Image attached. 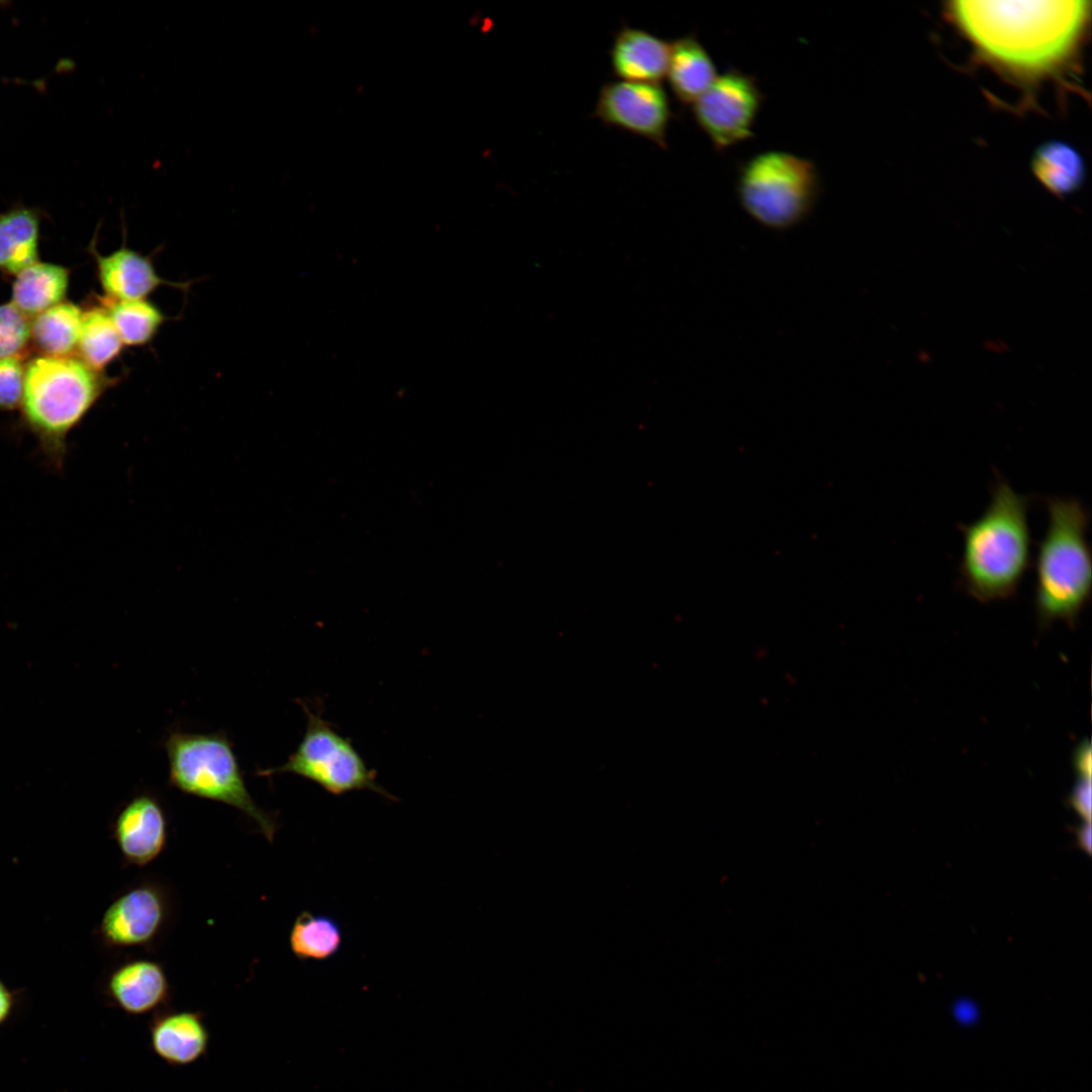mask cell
Here are the masks:
<instances>
[{"instance_id":"cell-12","label":"cell","mask_w":1092,"mask_h":1092,"mask_svg":"<svg viewBox=\"0 0 1092 1092\" xmlns=\"http://www.w3.org/2000/svg\"><path fill=\"white\" fill-rule=\"evenodd\" d=\"M114 836L129 863L142 867L154 860L167 841L166 816L159 802L145 794L131 799L116 818Z\"/></svg>"},{"instance_id":"cell-30","label":"cell","mask_w":1092,"mask_h":1092,"mask_svg":"<svg viewBox=\"0 0 1092 1092\" xmlns=\"http://www.w3.org/2000/svg\"><path fill=\"white\" fill-rule=\"evenodd\" d=\"M956 1015L961 1021L970 1022L976 1017V1009L968 1003H963L956 1008Z\"/></svg>"},{"instance_id":"cell-26","label":"cell","mask_w":1092,"mask_h":1092,"mask_svg":"<svg viewBox=\"0 0 1092 1092\" xmlns=\"http://www.w3.org/2000/svg\"><path fill=\"white\" fill-rule=\"evenodd\" d=\"M1071 804L1078 814L1090 822L1091 817V782L1090 778H1082L1075 787L1071 797Z\"/></svg>"},{"instance_id":"cell-21","label":"cell","mask_w":1092,"mask_h":1092,"mask_svg":"<svg viewBox=\"0 0 1092 1092\" xmlns=\"http://www.w3.org/2000/svg\"><path fill=\"white\" fill-rule=\"evenodd\" d=\"M342 930L338 922L327 915L301 912L289 934L292 953L301 961H326L338 953L342 945Z\"/></svg>"},{"instance_id":"cell-20","label":"cell","mask_w":1092,"mask_h":1092,"mask_svg":"<svg viewBox=\"0 0 1092 1092\" xmlns=\"http://www.w3.org/2000/svg\"><path fill=\"white\" fill-rule=\"evenodd\" d=\"M82 318L78 305L63 301L32 318L31 341L43 356L68 357L78 347Z\"/></svg>"},{"instance_id":"cell-18","label":"cell","mask_w":1092,"mask_h":1092,"mask_svg":"<svg viewBox=\"0 0 1092 1092\" xmlns=\"http://www.w3.org/2000/svg\"><path fill=\"white\" fill-rule=\"evenodd\" d=\"M39 217L28 208L0 213V271L17 275L37 262Z\"/></svg>"},{"instance_id":"cell-8","label":"cell","mask_w":1092,"mask_h":1092,"mask_svg":"<svg viewBox=\"0 0 1092 1092\" xmlns=\"http://www.w3.org/2000/svg\"><path fill=\"white\" fill-rule=\"evenodd\" d=\"M764 100L757 80L736 68L718 75L692 104L698 126L717 152L750 140Z\"/></svg>"},{"instance_id":"cell-4","label":"cell","mask_w":1092,"mask_h":1092,"mask_svg":"<svg viewBox=\"0 0 1092 1092\" xmlns=\"http://www.w3.org/2000/svg\"><path fill=\"white\" fill-rule=\"evenodd\" d=\"M1048 523L1034 562L1035 610L1041 626L1072 625L1092 592L1091 514L1077 497L1044 499Z\"/></svg>"},{"instance_id":"cell-19","label":"cell","mask_w":1092,"mask_h":1092,"mask_svg":"<svg viewBox=\"0 0 1092 1092\" xmlns=\"http://www.w3.org/2000/svg\"><path fill=\"white\" fill-rule=\"evenodd\" d=\"M1036 179L1053 194L1063 196L1076 191L1084 182L1085 164L1075 148L1060 141L1039 146L1031 159Z\"/></svg>"},{"instance_id":"cell-10","label":"cell","mask_w":1092,"mask_h":1092,"mask_svg":"<svg viewBox=\"0 0 1092 1092\" xmlns=\"http://www.w3.org/2000/svg\"><path fill=\"white\" fill-rule=\"evenodd\" d=\"M166 915L163 893L152 885H141L113 901L102 917L100 931L109 945H144L158 935Z\"/></svg>"},{"instance_id":"cell-29","label":"cell","mask_w":1092,"mask_h":1092,"mask_svg":"<svg viewBox=\"0 0 1092 1092\" xmlns=\"http://www.w3.org/2000/svg\"><path fill=\"white\" fill-rule=\"evenodd\" d=\"M1077 839L1079 845L1087 851L1091 852V825L1090 822H1086L1077 832Z\"/></svg>"},{"instance_id":"cell-27","label":"cell","mask_w":1092,"mask_h":1092,"mask_svg":"<svg viewBox=\"0 0 1092 1092\" xmlns=\"http://www.w3.org/2000/svg\"><path fill=\"white\" fill-rule=\"evenodd\" d=\"M14 1008V997L11 991L0 980V1027L9 1019Z\"/></svg>"},{"instance_id":"cell-1","label":"cell","mask_w":1092,"mask_h":1092,"mask_svg":"<svg viewBox=\"0 0 1092 1092\" xmlns=\"http://www.w3.org/2000/svg\"><path fill=\"white\" fill-rule=\"evenodd\" d=\"M1090 1H951L948 16L978 54L1005 73L1035 80L1075 56Z\"/></svg>"},{"instance_id":"cell-5","label":"cell","mask_w":1092,"mask_h":1092,"mask_svg":"<svg viewBox=\"0 0 1092 1092\" xmlns=\"http://www.w3.org/2000/svg\"><path fill=\"white\" fill-rule=\"evenodd\" d=\"M170 785L182 793L232 806L273 840L276 822L253 800L228 737L219 732H172L165 741Z\"/></svg>"},{"instance_id":"cell-14","label":"cell","mask_w":1092,"mask_h":1092,"mask_svg":"<svg viewBox=\"0 0 1092 1092\" xmlns=\"http://www.w3.org/2000/svg\"><path fill=\"white\" fill-rule=\"evenodd\" d=\"M93 251L98 279L107 299H147L160 286H184L160 277L150 258L125 246L105 256Z\"/></svg>"},{"instance_id":"cell-24","label":"cell","mask_w":1092,"mask_h":1092,"mask_svg":"<svg viewBox=\"0 0 1092 1092\" xmlns=\"http://www.w3.org/2000/svg\"><path fill=\"white\" fill-rule=\"evenodd\" d=\"M30 340V318L12 302L0 304V359L18 357Z\"/></svg>"},{"instance_id":"cell-9","label":"cell","mask_w":1092,"mask_h":1092,"mask_svg":"<svg viewBox=\"0 0 1092 1092\" xmlns=\"http://www.w3.org/2000/svg\"><path fill=\"white\" fill-rule=\"evenodd\" d=\"M593 116L667 149L666 134L672 112L668 95L660 84L622 80L605 83Z\"/></svg>"},{"instance_id":"cell-17","label":"cell","mask_w":1092,"mask_h":1092,"mask_svg":"<svg viewBox=\"0 0 1092 1092\" xmlns=\"http://www.w3.org/2000/svg\"><path fill=\"white\" fill-rule=\"evenodd\" d=\"M68 285L67 268L37 261L15 275L11 302L26 316L33 318L63 302Z\"/></svg>"},{"instance_id":"cell-22","label":"cell","mask_w":1092,"mask_h":1092,"mask_svg":"<svg viewBox=\"0 0 1092 1092\" xmlns=\"http://www.w3.org/2000/svg\"><path fill=\"white\" fill-rule=\"evenodd\" d=\"M123 343L107 312L94 307L83 312L78 351L80 359L96 371L103 369L121 353Z\"/></svg>"},{"instance_id":"cell-6","label":"cell","mask_w":1092,"mask_h":1092,"mask_svg":"<svg viewBox=\"0 0 1092 1092\" xmlns=\"http://www.w3.org/2000/svg\"><path fill=\"white\" fill-rule=\"evenodd\" d=\"M736 193L742 209L757 223L787 231L812 213L821 180L811 160L785 151H766L740 165Z\"/></svg>"},{"instance_id":"cell-25","label":"cell","mask_w":1092,"mask_h":1092,"mask_svg":"<svg viewBox=\"0 0 1092 1092\" xmlns=\"http://www.w3.org/2000/svg\"><path fill=\"white\" fill-rule=\"evenodd\" d=\"M24 374L25 365L19 357L0 359V412L20 406Z\"/></svg>"},{"instance_id":"cell-16","label":"cell","mask_w":1092,"mask_h":1092,"mask_svg":"<svg viewBox=\"0 0 1092 1092\" xmlns=\"http://www.w3.org/2000/svg\"><path fill=\"white\" fill-rule=\"evenodd\" d=\"M716 66L695 33L670 42L666 77L674 97L692 105L717 78Z\"/></svg>"},{"instance_id":"cell-23","label":"cell","mask_w":1092,"mask_h":1092,"mask_svg":"<svg viewBox=\"0 0 1092 1092\" xmlns=\"http://www.w3.org/2000/svg\"><path fill=\"white\" fill-rule=\"evenodd\" d=\"M103 307L124 346L148 344L167 320L163 311L148 299L113 301L106 298Z\"/></svg>"},{"instance_id":"cell-3","label":"cell","mask_w":1092,"mask_h":1092,"mask_svg":"<svg viewBox=\"0 0 1092 1092\" xmlns=\"http://www.w3.org/2000/svg\"><path fill=\"white\" fill-rule=\"evenodd\" d=\"M111 382L78 357L40 356L25 364L22 423L51 469L63 470L70 432Z\"/></svg>"},{"instance_id":"cell-2","label":"cell","mask_w":1092,"mask_h":1092,"mask_svg":"<svg viewBox=\"0 0 1092 1092\" xmlns=\"http://www.w3.org/2000/svg\"><path fill=\"white\" fill-rule=\"evenodd\" d=\"M1032 500L997 477L983 514L958 526L963 536L959 584L972 598L989 603L1016 594L1032 560Z\"/></svg>"},{"instance_id":"cell-28","label":"cell","mask_w":1092,"mask_h":1092,"mask_svg":"<svg viewBox=\"0 0 1092 1092\" xmlns=\"http://www.w3.org/2000/svg\"><path fill=\"white\" fill-rule=\"evenodd\" d=\"M1076 768L1081 774L1082 778H1090L1091 776V748L1087 742L1082 744L1076 752Z\"/></svg>"},{"instance_id":"cell-7","label":"cell","mask_w":1092,"mask_h":1092,"mask_svg":"<svg viewBox=\"0 0 1092 1092\" xmlns=\"http://www.w3.org/2000/svg\"><path fill=\"white\" fill-rule=\"evenodd\" d=\"M301 706L307 721L297 748L283 765L259 774L266 777L290 772L315 783L336 796L356 790H370L394 799L376 783L375 771L366 765L351 740L323 718L322 710H312L303 703Z\"/></svg>"},{"instance_id":"cell-13","label":"cell","mask_w":1092,"mask_h":1092,"mask_svg":"<svg viewBox=\"0 0 1092 1092\" xmlns=\"http://www.w3.org/2000/svg\"><path fill=\"white\" fill-rule=\"evenodd\" d=\"M106 992L111 1002L130 1016L160 1009L170 999L167 975L156 962L138 960L123 964L108 978Z\"/></svg>"},{"instance_id":"cell-11","label":"cell","mask_w":1092,"mask_h":1092,"mask_svg":"<svg viewBox=\"0 0 1092 1092\" xmlns=\"http://www.w3.org/2000/svg\"><path fill=\"white\" fill-rule=\"evenodd\" d=\"M152 1052L173 1068L190 1066L208 1051L209 1031L197 1011H159L149 1023Z\"/></svg>"},{"instance_id":"cell-15","label":"cell","mask_w":1092,"mask_h":1092,"mask_svg":"<svg viewBox=\"0 0 1092 1092\" xmlns=\"http://www.w3.org/2000/svg\"><path fill=\"white\" fill-rule=\"evenodd\" d=\"M670 42L644 29L624 25L610 50L614 74L622 81L655 83L666 76Z\"/></svg>"}]
</instances>
